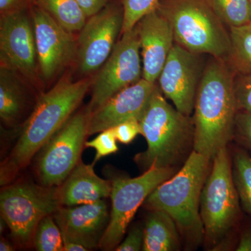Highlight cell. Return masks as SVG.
I'll return each mask as SVG.
<instances>
[{"label": "cell", "mask_w": 251, "mask_h": 251, "mask_svg": "<svg viewBox=\"0 0 251 251\" xmlns=\"http://www.w3.org/2000/svg\"><path fill=\"white\" fill-rule=\"evenodd\" d=\"M34 4L45 10L69 32L80 31L88 18L75 0H34Z\"/></svg>", "instance_id": "21"}, {"label": "cell", "mask_w": 251, "mask_h": 251, "mask_svg": "<svg viewBox=\"0 0 251 251\" xmlns=\"http://www.w3.org/2000/svg\"><path fill=\"white\" fill-rule=\"evenodd\" d=\"M139 123L148 148L134 160L145 172L152 168L179 170L194 151L193 118L168 103L158 86Z\"/></svg>", "instance_id": "3"}, {"label": "cell", "mask_w": 251, "mask_h": 251, "mask_svg": "<svg viewBox=\"0 0 251 251\" xmlns=\"http://www.w3.org/2000/svg\"><path fill=\"white\" fill-rule=\"evenodd\" d=\"M156 87L155 82L143 77L112 96L90 113L88 135L113 128L127 120H139Z\"/></svg>", "instance_id": "16"}, {"label": "cell", "mask_w": 251, "mask_h": 251, "mask_svg": "<svg viewBox=\"0 0 251 251\" xmlns=\"http://www.w3.org/2000/svg\"><path fill=\"white\" fill-rule=\"evenodd\" d=\"M52 216L64 242L78 243L89 251L99 248L110 220L104 199L90 204L62 206Z\"/></svg>", "instance_id": "15"}, {"label": "cell", "mask_w": 251, "mask_h": 251, "mask_svg": "<svg viewBox=\"0 0 251 251\" xmlns=\"http://www.w3.org/2000/svg\"><path fill=\"white\" fill-rule=\"evenodd\" d=\"M30 16L34 27L39 74L51 80L77 55V42L45 10L33 4Z\"/></svg>", "instance_id": "13"}, {"label": "cell", "mask_w": 251, "mask_h": 251, "mask_svg": "<svg viewBox=\"0 0 251 251\" xmlns=\"http://www.w3.org/2000/svg\"><path fill=\"white\" fill-rule=\"evenodd\" d=\"M34 4V0H0V14L27 9Z\"/></svg>", "instance_id": "32"}, {"label": "cell", "mask_w": 251, "mask_h": 251, "mask_svg": "<svg viewBox=\"0 0 251 251\" xmlns=\"http://www.w3.org/2000/svg\"><path fill=\"white\" fill-rule=\"evenodd\" d=\"M144 244V226L136 225L130 229L125 240L120 243L115 251H139L143 250Z\"/></svg>", "instance_id": "31"}, {"label": "cell", "mask_w": 251, "mask_h": 251, "mask_svg": "<svg viewBox=\"0 0 251 251\" xmlns=\"http://www.w3.org/2000/svg\"><path fill=\"white\" fill-rule=\"evenodd\" d=\"M158 11L169 21L176 44L196 54L227 60L231 52L227 32L209 1L168 0Z\"/></svg>", "instance_id": "5"}, {"label": "cell", "mask_w": 251, "mask_h": 251, "mask_svg": "<svg viewBox=\"0 0 251 251\" xmlns=\"http://www.w3.org/2000/svg\"><path fill=\"white\" fill-rule=\"evenodd\" d=\"M211 163L193 151L179 171L155 188L143 203L149 210L164 211L173 218L186 250H195L204 241L200 200Z\"/></svg>", "instance_id": "4"}, {"label": "cell", "mask_w": 251, "mask_h": 251, "mask_svg": "<svg viewBox=\"0 0 251 251\" xmlns=\"http://www.w3.org/2000/svg\"><path fill=\"white\" fill-rule=\"evenodd\" d=\"M179 170L152 168L135 178L119 176L112 179L110 220L99 249L115 250L122 242L135 213L155 188L171 179Z\"/></svg>", "instance_id": "8"}, {"label": "cell", "mask_w": 251, "mask_h": 251, "mask_svg": "<svg viewBox=\"0 0 251 251\" xmlns=\"http://www.w3.org/2000/svg\"><path fill=\"white\" fill-rule=\"evenodd\" d=\"M143 78L140 42L136 26L122 34L92 82L87 110L92 113L112 96Z\"/></svg>", "instance_id": "10"}, {"label": "cell", "mask_w": 251, "mask_h": 251, "mask_svg": "<svg viewBox=\"0 0 251 251\" xmlns=\"http://www.w3.org/2000/svg\"><path fill=\"white\" fill-rule=\"evenodd\" d=\"M237 74L234 87L238 110L251 114V72Z\"/></svg>", "instance_id": "28"}, {"label": "cell", "mask_w": 251, "mask_h": 251, "mask_svg": "<svg viewBox=\"0 0 251 251\" xmlns=\"http://www.w3.org/2000/svg\"><path fill=\"white\" fill-rule=\"evenodd\" d=\"M117 141L124 145H128L138 135L141 134L139 120H130L112 128Z\"/></svg>", "instance_id": "30"}, {"label": "cell", "mask_w": 251, "mask_h": 251, "mask_svg": "<svg viewBox=\"0 0 251 251\" xmlns=\"http://www.w3.org/2000/svg\"><path fill=\"white\" fill-rule=\"evenodd\" d=\"M32 242L36 251H64L62 234L53 216H47L41 220L36 227Z\"/></svg>", "instance_id": "25"}, {"label": "cell", "mask_w": 251, "mask_h": 251, "mask_svg": "<svg viewBox=\"0 0 251 251\" xmlns=\"http://www.w3.org/2000/svg\"><path fill=\"white\" fill-rule=\"evenodd\" d=\"M62 206L58 187L21 181L4 186L0 193L1 217L23 246L32 240L41 220Z\"/></svg>", "instance_id": "7"}, {"label": "cell", "mask_w": 251, "mask_h": 251, "mask_svg": "<svg viewBox=\"0 0 251 251\" xmlns=\"http://www.w3.org/2000/svg\"><path fill=\"white\" fill-rule=\"evenodd\" d=\"M26 105L24 86L17 73L0 67V117L8 125H14L22 115Z\"/></svg>", "instance_id": "20"}, {"label": "cell", "mask_w": 251, "mask_h": 251, "mask_svg": "<svg viewBox=\"0 0 251 251\" xmlns=\"http://www.w3.org/2000/svg\"><path fill=\"white\" fill-rule=\"evenodd\" d=\"M235 251H251V229L243 231Z\"/></svg>", "instance_id": "34"}, {"label": "cell", "mask_w": 251, "mask_h": 251, "mask_svg": "<svg viewBox=\"0 0 251 251\" xmlns=\"http://www.w3.org/2000/svg\"><path fill=\"white\" fill-rule=\"evenodd\" d=\"M181 237L174 220L166 211L149 210L144 225L143 251H179Z\"/></svg>", "instance_id": "19"}, {"label": "cell", "mask_w": 251, "mask_h": 251, "mask_svg": "<svg viewBox=\"0 0 251 251\" xmlns=\"http://www.w3.org/2000/svg\"><path fill=\"white\" fill-rule=\"evenodd\" d=\"M94 163L87 165L80 161L59 188L62 206L90 204L110 197L111 181L99 177Z\"/></svg>", "instance_id": "18"}, {"label": "cell", "mask_w": 251, "mask_h": 251, "mask_svg": "<svg viewBox=\"0 0 251 251\" xmlns=\"http://www.w3.org/2000/svg\"><path fill=\"white\" fill-rule=\"evenodd\" d=\"M136 28L143 57V77L156 82L175 45L173 28L158 9L144 16Z\"/></svg>", "instance_id": "17"}, {"label": "cell", "mask_w": 251, "mask_h": 251, "mask_svg": "<svg viewBox=\"0 0 251 251\" xmlns=\"http://www.w3.org/2000/svg\"><path fill=\"white\" fill-rule=\"evenodd\" d=\"M214 12L229 27L251 23V0H209Z\"/></svg>", "instance_id": "24"}, {"label": "cell", "mask_w": 251, "mask_h": 251, "mask_svg": "<svg viewBox=\"0 0 251 251\" xmlns=\"http://www.w3.org/2000/svg\"><path fill=\"white\" fill-rule=\"evenodd\" d=\"M83 10L87 18H90L101 11L108 4L109 0H75Z\"/></svg>", "instance_id": "33"}, {"label": "cell", "mask_w": 251, "mask_h": 251, "mask_svg": "<svg viewBox=\"0 0 251 251\" xmlns=\"http://www.w3.org/2000/svg\"><path fill=\"white\" fill-rule=\"evenodd\" d=\"M200 214L204 227L203 244L206 250H214L237 226L241 204L227 148L221 150L213 159L201 192Z\"/></svg>", "instance_id": "6"}, {"label": "cell", "mask_w": 251, "mask_h": 251, "mask_svg": "<svg viewBox=\"0 0 251 251\" xmlns=\"http://www.w3.org/2000/svg\"><path fill=\"white\" fill-rule=\"evenodd\" d=\"M199 55L175 44L158 78L163 95L187 116H191L194 110L202 75Z\"/></svg>", "instance_id": "14"}, {"label": "cell", "mask_w": 251, "mask_h": 251, "mask_svg": "<svg viewBox=\"0 0 251 251\" xmlns=\"http://www.w3.org/2000/svg\"><path fill=\"white\" fill-rule=\"evenodd\" d=\"M159 0H122L123 26L122 34L131 30L147 14L158 9Z\"/></svg>", "instance_id": "26"}, {"label": "cell", "mask_w": 251, "mask_h": 251, "mask_svg": "<svg viewBox=\"0 0 251 251\" xmlns=\"http://www.w3.org/2000/svg\"><path fill=\"white\" fill-rule=\"evenodd\" d=\"M231 52L226 62H231L237 74L251 72V23L229 27Z\"/></svg>", "instance_id": "23"}, {"label": "cell", "mask_w": 251, "mask_h": 251, "mask_svg": "<svg viewBox=\"0 0 251 251\" xmlns=\"http://www.w3.org/2000/svg\"><path fill=\"white\" fill-rule=\"evenodd\" d=\"M64 251H89L87 248L84 246L81 245L78 243L68 242L64 241Z\"/></svg>", "instance_id": "35"}, {"label": "cell", "mask_w": 251, "mask_h": 251, "mask_svg": "<svg viewBox=\"0 0 251 251\" xmlns=\"http://www.w3.org/2000/svg\"><path fill=\"white\" fill-rule=\"evenodd\" d=\"M117 138L112 128L100 132L94 139L85 143L86 148L96 150L94 164L103 157L108 156L118 151Z\"/></svg>", "instance_id": "27"}, {"label": "cell", "mask_w": 251, "mask_h": 251, "mask_svg": "<svg viewBox=\"0 0 251 251\" xmlns=\"http://www.w3.org/2000/svg\"><path fill=\"white\" fill-rule=\"evenodd\" d=\"M0 62L1 67L25 78L36 80L39 67L35 36L27 9L1 15Z\"/></svg>", "instance_id": "11"}, {"label": "cell", "mask_w": 251, "mask_h": 251, "mask_svg": "<svg viewBox=\"0 0 251 251\" xmlns=\"http://www.w3.org/2000/svg\"><path fill=\"white\" fill-rule=\"evenodd\" d=\"M233 69L223 59L206 64L200 82L193 121L194 151L213 161L233 140L238 110Z\"/></svg>", "instance_id": "2"}, {"label": "cell", "mask_w": 251, "mask_h": 251, "mask_svg": "<svg viewBox=\"0 0 251 251\" xmlns=\"http://www.w3.org/2000/svg\"><path fill=\"white\" fill-rule=\"evenodd\" d=\"M123 20V9L112 4L89 18L77 41V60L82 74L97 72L108 59L122 32Z\"/></svg>", "instance_id": "12"}, {"label": "cell", "mask_w": 251, "mask_h": 251, "mask_svg": "<svg viewBox=\"0 0 251 251\" xmlns=\"http://www.w3.org/2000/svg\"><path fill=\"white\" fill-rule=\"evenodd\" d=\"M233 140L251 156V114L238 112L234 125Z\"/></svg>", "instance_id": "29"}, {"label": "cell", "mask_w": 251, "mask_h": 251, "mask_svg": "<svg viewBox=\"0 0 251 251\" xmlns=\"http://www.w3.org/2000/svg\"><path fill=\"white\" fill-rule=\"evenodd\" d=\"M90 112L72 115L41 150L36 172L39 184L58 187L80 161L88 135Z\"/></svg>", "instance_id": "9"}, {"label": "cell", "mask_w": 251, "mask_h": 251, "mask_svg": "<svg viewBox=\"0 0 251 251\" xmlns=\"http://www.w3.org/2000/svg\"><path fill=\"white\" fill-rule=\"evenodd\" d=\"M93 80H62L49 92L41 94L25 122L19 138L1 163V186L11 184L33 157L72 116L92 87Z\"/></svg>", "instance_id": "1"}, {"label": "cell", "mask_w": 251, "mask_h": 251, "mask_svg": "<svg viewBox=\"0 0 251 251\" xmlns=\"http://www.w3.org/2000/svg\"><path fill=\"white\" fill-rule=\"evenodd\" d=\"M231 158L232 176L241 206L251 216V156L244 149L237 148Z\"/></svg>", "instance_id": "22"}, {"label": "cell", "mask_w": 251, "mask_h": 251, "mask_svg": "<svg viewBox=\"0 0 251 251\" xmlns=\"http://www.w3.org/2000/svg\"><path fill=\"white\" fill-rule=\"evenodd\" d=\"M0 251H14V247L10 244L9 241L6 240L4 238L1 237L0 241Z\"/></svg>", "instance_id": "36"}]
</instances>
